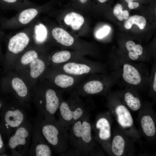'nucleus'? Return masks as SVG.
Wrapping results in <instances>:
<instances>
[{
  "instance_id": "1",
  "label": "nucleus",
  "mask_w": 156,
  "mask_h": 156,
  "mask_svg": "<svg viewBox=\"0 0 156 156\" xmlns=\"http://www.w3.org/2000/svg\"><path fill=\"white\" fill-rule=\"evenodd\" d=\"M90 116L89 112L70 126L68 133L69 145L77 155H104L103 149L93 134Z\"/></svg>"
},
{
  "instance_id": "2",
  "label": "nucleus",
  "mask_w": 156,
  "mask_h": 156,
  "mask_svg": "<svg viewBox=\"0 0 156 156\" xmlns=\"http://www.w3.org/2000/svg\"><path fill=\"white\" fill-rule=\"evenodd\" d=\"M107 97V106L112 116L116 120L118 128L136 142L141 144V136L135 125L130 110L116 93L110 92Z\"/></svg>"
},
{
  "instance_id": "3",
  "label": "nucleus",
  "mask_w": 156,
  "mask_h": 156,
  "mask_svg": "<svg viewBox=\"0 0 156 156\" xmlns=\"http://www.w3.org/2000/svg\"><path fill=\"white\" fill-rule=\"evenodd\" d=\"M36 122L52 149L61 154L68 151L69 147V133L58 120H46L38 115Z\"/></svg>"
},
{
  "instance_id": "4",
  "label": "nucleus",
  "mask_w": 156,
  "mask_h": 156,
  "mask_svg": "<svg viewBox=\"0 0 156 156\" xmlns=\"http://www.w3.org/2000/svg\"><path fill=\"white\" fill-rule=\"evenodd\" d=\"M112 116L108 110L98 114L94 122L92 123L95 140L109 156H111L110 147L112 138Z\"/></svg>"
},
{
  "instance_id": "5",
  "label": "nucleus",
  "mask_w": 156,
  "mask_h": 156,
  "mask_svg": "<svg viewBox=\"0 0 156 156\" xmlns=\"http://www.w3.org/2000/svg\"><path fill=\"white\" fill-rule=\"evenodd\" d=\"M33 129L31 123L27 120L8 137V146L12 155L28 154Z\"/></svg>"
},
{
  "instance_id": "6",
  "label": "nucleus",
  "mask_w": 156,
  "mask_h": 156,
  "mask_svg": "<svg viewBox=\"0 0 156 156\" xmlns=\"http://www.w3.org/2000/svg\"><path fill=\"white\" fill-rule=\"evenodd\" d=\"M156 114L152 104L145 103L139 111L136 120L141 136L149 142L155 141L156 135Z\"/></svg>"
},
{
  "instance_id": "7",
  "label": "nucleus",
  "mask_w": 156,
  "mask_h": 156,
  "mask_svg": "<svg viewBox=\"0 0 156 156\" xmlns=\"http://www.w3.org/2000/svg\"><path fill=\"white\" fill-rule=\"evenodd\" d=\"M1 113L0 130L8 137L27 120L24 110L18 108L3 106Z\"/></svg>"
},
{
  "instance_id": "8",
  "label": "nucleus",
  "mask_w": 156,
  "mask_h": 156,
  "mask_svg": "<svg viewBox=\"0 0 156 156\" xmlns=\"http://www.w3.org/2000/svg\"><path fill=\"white\" fill-rule=\"evenodd\" d=\"M69 102L62 101L59 109V120L66 129L80 119L90 110L86 109L78 101Z\"/></svg>"
},
{
  "instance_id": "9",
  "label": "nucleus",
  "mask_w": 156,
  "mask_h": 156,
  "mask_svg": "<svg viewBox=\"0 0 156 156\" xmlns=\"http://www.w3.org/2000/svg\"><path fill=\"white\" fill-rule=\"evenodd\" d=\"M135 142L133 139L126 135L118 127L115 128L112 131L110 147L111 156L135 155Z\"/></svg>"
},
{
  "instance_id": "10",
  "label": "nucleus",
  "mask_w": 156,
  "mask_h": 156,
  "mask_svg": "<svg viewBox=\"0 0 156 156\" xmlns=\"http://www.w3.org/2000/svg\"><path fill=\"white\" fill-rule=\"evenodd\" d=\"M44 100H40L38 107V115L45 119L56 120L55 115L61 102L55 91L52 89H47L44 95Z\"/></svg>"
},
{
  "instance_id": "11",
  "label": "nucleus",
  "mask_w": 156,
  "mask_h": 156,
  "mask_svg": "<svg viewBox=\"0 0 156 156\" xmlns=\"http://www.w3.org/2000/svg\"><path fill=\"white\" fill-rule=\"evenodd\" d=\"M32 134L31 144L28 150V154L35 156L52 155V149L42 135L36 122Z\"/></svg>"
},
{
  "instance_id": "12",
  "label": "nucleus",
  "mask_w": 156,
  "mask_h": 156,
  "mask_svg": "<svg viewBox=\"0 0 156 156\" xmlns=\"http://www.w3.org/2000/svg\"><path fill=\"white\" fill-rule=\"evenodd\" d=\"M123 104L133 112L139 111L143 105L141 99L136 92L131 89L116 93Z\"/></svg>"
},
{
  "instance_id": "13",
  "label": "nucleus",
  "mask_w": 156,
  "mask_h": 156,
  "mask_svg": "<svg viewBox=\"0 0 156 156\" xmlns=\"http://www.w3.org/2000/svg\"><path fill=\"white\" fill-rule=\"evenodd\" d=\"M122 76L124 80L128 84L137 86L142 82L141 73L135 66L129 63H124L122 65Z\"/></svg>"
},
{
  "instance_id": "14",
  "label": "nucleus",
  "mask_w": 156,
  "mask_h": 156,
  "mask_svg": "<svg viewBox=\"0 0 156 156\" xmlns=\"http://www.w3.org/2000/svg\"><path fill=\"white\" fill-rule=\"evenodd\" d=\"M29 41V38L26 34L23 32L18 33L10 39L8 45V50L13 53H18L24 49Z\"/></svg>"
},
{
  "instance_id": "15",
  "label": "nucleus",
  "mask_w": 156,
  "mask_h": 156,
  "mask_svg": "<svg viewBox=\"0 0 156 156\" xmlns=\"http://www.w3.org/2000/svg\"><path fill=\"white\" fill-rule=\"evenodd\" d=\"M52 36L57 41L61 44L66 46L71 45L73 43V37L63 29L56 27L52 31Z\"/></svg>"
},
{
  "instance_id": "16",
  "label": "nucleus",
  "mask_w": 156,
  "mask_h": 156,
  "mask_svg": "<svg viewBox=\"0 0 156 156\" xmlns=\"http://www.w3.org/2000/svg\"><path fill=\"white\" fill-rule=\"evenodd\" d=\"M63 70L66 73L79 75L89 73L91 68L87 65L74 62H69L63 66Z\"/></svg>"
},
{
  "instance_id": "17",
  "label": "nucleus",
  "mask_w": 156,
  "mask_h": 156,
  "mask_svg": "<svg viewBox=\"0 0 156 156\" xmlns=\"http://www.w3.org/2000/svg\"><path fill=\"white\" fill-rule=\"evenodd\" d=\"M64 21L67 25L70 26L74 30L79 29L84 23L83 16L78 13L72 12L67 14L64 17Z\"/></svg>"
},
{
  "instance_id": "18",
  "label": "nucleus",
  "mask_w": 156,
  "mask_h": 156,
  "mask_svg": "<svg viewBox=\"0 0 156 156\" xmlns=\"http://www.w3.org/2000/svg\"><path fill=\"white\" fill-rule=\"evenodd\" d=\"M126 47L128 52L129 57L132 60H137L143 53L142 46L139 44H136L132 40L128 41L126 43Z\"/></svg>"
},
{
  "instance_id": "19",
  "label": "nucleus",
  "mask_w": 156,
  "mask_h": 156,
  "mask_svg": "<svg viewBox=\"0 0 156 156\" xmlns=\"http://www.w3.org/2000/svg\"><path fill=\"white\" fill-rule=\"evenodd\" d=\"M103 83L98 80H92L85 84L83 87L85 93L88 94L94 95L101 93L104 90Z\"/></svg>"
},
{
  "instance_id": "20",
  "label": "nucleus",
  "mask_w": 156,
  "mask_h": 156,
  "mask_svg": "<svg viewBox=\"0 0 156 156\" xmlns=\"http://www.w3.org/2000/svg\"><path fill=\"white\" fill-rule=\"evenodd\" d=\"M30 75L31 77L36 78L39 77L43 72L45 65L41 59L37 58L30 63Z\"/></svg>"
},
{
  "instance_id": "21",
  "label": "nucleus",
  "mask_w": 156,
  "mask_h": 156,
  "mask_svg": "<svg viewBox=\"0 0 156 156\" xmlns=\"http://www.w3.org/2000/svg\"><path fill=\"white\" fill-rule=\"evenodd\" d=\"M146 24L145 18L143 16L134 15L129 17L124 23V27L127 29H129L133 25H137L140 29H143Z\"/></svg>"
},
{
  "instance_id": "22",
  "label": "nucleus",
  "mask_w": 156,
  "mask_h": 156,
  "mask_svg": "<svg viewBox=\"0 0 156 156\" xmlns=\"http://www.w3.org/2000/svg\"><path fill=\"white\" fill-rule=\"evenodd\" d=\"M11 83L12 87L18 96L24 97L27 96V89L22 79L18 77L14 78L12 79Z\"/></svg>"
},
{
  "instance_id": "23",
  "label": "nucleus",
  "mask_w": 156,
  "mask_h": 156,
  "mask_svg": "<svg viewBox=\"0 0 156 156\" xmlns=\"http://www.w3.org/2000/svg\"><path fill=\"white\" fill-rule=\"evenodd\" d=\"M38 10L34 8H29L22 11L18 17L19 22L23 24H27L38 14Z\"/></svg>"
},
{
  "instance_id": "24",
  "label": "nucleus",
  "mask_w": 156,
  "mask_h": 156,
  "mask_svg": "<svg viewBox=\"0 0 156 156\" xmlns=\"http://www.w3.org/2000/svg\"><path fill=\"white\" fill-rule=\"evenodd\" d=\"M54 81L58 86L65 88L72 86L74 83V79L71 76L62 74L58 75L55 77Z\"/></svg>"
},
{
  "instance_id": "25",
  "label": "nucleus",
  "mask_w": 156,
  "mask_h": 156,
  "mask_svg": "<svg viewBox=\"0 0 156 156\" xmlns=\"http://www.w3.org/2000/svg\"><path fill=\"white\" fill-rule=\"evenodd\" d=\"M123 8L122 5L118 3L115 5L113 9L114 15L120 21L127 20L129 17L128 11L126 10H123Z\"/></svg>"
},
{
  "instance_id": "26",
  "label": "nucleus",
  "mask_w": 156,
  "mask_h": 156,
  "mask_svg": "<svg viewBox=\"0 0 156 156\" xmlns=\"http://www.w3.org/2000/svg\"><path fill=\"white\" fill-rule=\"evenodd\" d=\"M71 56V54L69 51H63L54 54L52 57V60L54 63H61L67 61L70 58Z\"/></svg>"
},
{
  "instance_id": "27",
  "label": "nucleus",
  "mask_w": 156,
  "mask_h": 156,
  "mask_svg": "<svg viewBox=\"0 0 156 156\" xmlns=\"http://www.w3.org/2000/svg\"><path fill=\"white\" fill-rule=\"evenodd\" d=\"M38 54L36 51L34 50L29 51L22 57L21 62L23 65H27L38 58Z\"/></svg>"
},
{
  "instance_id": "28",
  "label": "nucleus",
  "mask_w": 156,
  "mask_h": 156,
  "mask_svg": "<svg viewBox=\"0 0 156 156\" xmlns=\"http://www.w3.org/2000/svg\"><path fill=\"white\" fill-rule=\"evenodd\" d=\"M36 38L38 40H42L46 37L47 35L46 28L42 24L36 27Z\"/></svg>"
},
{
  "instance_id": "29",
  "label": "nucleus",
  "mask_w": 156,
  "mask_h": 156,
  "mask_svg": "<svg viewBox=\"0 0 156 156\" xmlns=\"http://www.w3.org/2000/svg\"><path fill=\"white\" fill-rule=\"evenodd\" d=\"M110 28L108 26H105L99 30L96 33V36L98 38H102L109 33Z\"/></svg>"
},
{
  "instance_id": "30",
  "label": "nucleus",
  "mask_w": 156,
  "mask_h": 156,
  "mask_svg": "<svg viewBox=\"0 0 156 156\" xmlns=\"http://www.w3.org/2000/svg\"><path fill=\"white\" fill-rule=\"evenodd\" d=\"M6 147L2 138L1 131L0 130V155H4L5 153Z\"/></svg>"
},
{
  "instance_id": "31",
  "label": "nucleus",
  "mask_w": 156,
  "mask_h": 156,
  "mask_svg": "<svg viewBox=\"0 0 156 156\" xmlns=\"http://www.w3.org/2000/svg\"><path fill=\"white\" fill-rule=\"evenodd\" d=\"M129 8L130 9H134L137 8L140 6V3L138 1H134L127 4Z\"/></svg>"
},
{
  "instance_id": "32",
  "label": "nucleus",
  "mask_w": 156,
  "mask_h": 156,
  "mask_svg": "<svg viewBox=\"0 0 156 156\" xmlns=\"http://www.w3.org/2000/svg\"><path fill=\"white\" fill-rule=\"evenodd\" d=\"M152 84V92L153 93L154 95H155V93L156 92V72L155 71V72L154 77H153V81Z\"/></svg>"
},
{
  "instance_id": "33",
  "label": "nucleus",
  "mask_w": 156,
  "mask_h": 156,
  "mask_svg": "<svg viewBox=\"0 0 156 156\" xmlns=\"http://www.w3.org/2000/svg\"><path fill=\"white\" fill-rule=\"evenodd\" d=\"M127 4L129 3L134 2V1H138H138L139 0H123Z\"/></svg>"
},
{
  "instance_id": "34",
  "label": "nucleus",
  "mask_w": 156,
  "mask_h": 156,
  "mask_svg": "<svg viewBox=\"0 0 156 156\" xmlns=\"http://www.w3.org/2000/svg\"><path fill=\"white\" fill-rule=\"evenodd\" d=\"M3 1L8 3H12L15 2L17 0H2Z\"/></svg>"
},
{
  "instance_id": "35",
  "label": "nucleus",
  "mask_w": 156,
  "mask_h": 156,
  "mask_svg": "<svg viewBox=\"0 0 156 156\" xmlns=\"http://www.w3.org/2000/svg\"><path fill=\"white\" fill-rule=\"evenodd\" d=\"M78 1L81 3L85 4L87 2L88 0H78Z\"/></svg>"
},
{
  "instance_id": "36",
  "label": "nucleus",
  "mask_w": 156,
  "mask_h": 156,
  "mask_svg": "<svg viewBox=\"0 0 156 156\" xmlns=\"http://www.w3.org/2000/svg\"><path fill=\"white\" fill-rule=\"evenodd\" d=\"M97 1L100 3H105L109 0H97Z\"/></svg>"
},
{
  "instance_id": "37",
  "label": "nucleus",
  "mask_w": 156,
  "mask_h": 156,
  "mask_svg": "<svg viewBox=\"0 0 156 156\" xmlns=\"http://www.w3.org/2000/svg\"><path fill=\"white\" fill-rule=\"evenodd\" d=\"M3 106V103L2 101L0 100V110L1 108Z\"/></svg>"
}]
</instances>
